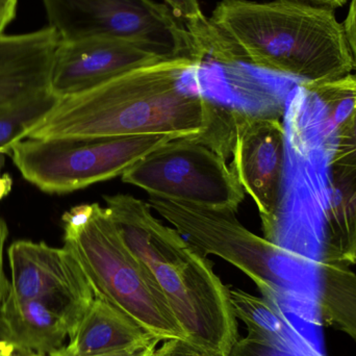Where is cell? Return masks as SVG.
Wrapping results in <instances>:
<instances>
[{
  "instance_id": "31",
  "label": "cell",
  "mask_w": 356,
  "mask_h": 356,
  "mask_svg": "<svg viewBox=\"0 0 356 356\" xmlns=\"http://www.w3.org/2000/svg\"><path fill=\"white\" fill-rule=\"evenodd\" d=\"M2 38H3V37H2ZM0 39H1V38H0Z\"/></svg>"
},
{
  "instance_id": "20",
  "label": "cell",
  "mask_w": 356,
  "mask_h": 356,
  "mask_svg": "<svg viewBox=\"0 0 356 356\" xmlns=\"http://www.w3.org/2000/svg\"><path fill=\"white\" fill-rule=\"evenodd\" d=\"M175 16L188 27L196 40L204 58H211L218 51V39L209 18L201 10L198 0H163Z\"/></svg>"
},
{
  "instance_id": "5",
  "label": "cell",
  "mask_w": 356,
  "mask_h": 356,
  "mask_svg": "<svg viewBox=\"0 0 356 356\" xmlns=\"http://www.w3.org/2000/svg\"><path fill=\"white\" fill-rule=\"evenodd\" d=\"M148 204L204 254H213L244 272L261 291L292 293L315 302L317 261L247 229L229 209L197 207L150 196Z\"/></svg>"
},
{
  "instance_id": "30",
  "label": "cell",
  "mask_w": 356,
  "mask_h": 356,
  "mask_svg": "<svg viewBox=\"0 0 356 356\" xmlns=\"http://www.w3.org/2000/svg\"><path fill=\"white\" fill-rule=\"evenodd\" d=\"M0 307H1V302H0Z\"/></svg>"
},
{
  "instance_id": "22",
  "label": "cell",
  "mask_w": 356,
  "mask_h": 356,
  "mask_svg": "<svg viewBox=\"0 0 356 356\" xmlns=\"http://www.w3.org/2000/svg\"><path fill=\"white\" fill-rule=\"evenodd\" d=\"M330 164L356 165V111L336 137Z\"/></svg>"
},
{
  "instance_id": "12",
  "label": "cell",
  "mask_w": 356,
  "mask_h": 356,
  "mask_svg": "<svg viewBox=\"0 0 356 356\" xmlns=\"http://www.w3.org/2000/svg\"><path fill=\"white\" fill-rule=\"evenodd\" d=\"M60 39L50 26L0 39V108L49 89Z\"/></svg>"
},
{
  "instance_id": "28",
  "label": "cell",
  "mask_w": 356,
  "mask_h": 356,
  "mask_svg": "<svg viewBox=\"0 0 356 356\" xmlns=\"http://www.w3.org/2000/svg\"><path fill=\"white\" fill-rule=\"evenodd\" d=\"M18 0H0V38L6 35V29L17 14Z\"/></svg>"
},
{
  "instance_id": "24",
  "label": "cell",
  "mask_w": 356,
  "mask_h": 356,
  "mask_svg": "<svg viewBox=\"0 0 356 356\" xmlns=\"http://www.w3.org/2000/svg\"><path fill=\"white\" fill-rule=\"evenodd\" d=\"M8 228L6 222L0 217V302L6 298L10 288V282L4 272V247L8 240Z\"/></svg>"
},
{
  "instance_id": "14",
  "label": "cell",
  "mask_w": 356,
  "mask_h": 356,
  "mask_svg": "<svg viewBox=\"0 0 356 356\" xmlns=\"http://www.w3.org/2000/svg\"><path fill=\"white\" fill-rule=\"evenodd\" d=\"M330 197L320 261L356 264V165L330 164Z\"/></svg>"
},
{
  "instance_id": "10",
  "label": "cell",
  "mask_w": 356,
  "mask_h": 356,
  "mask_svg": "<svg viewBox=\"0 0 356 356\" xmlns=\"http://www.w3.org/2000/svg\"><path fill=\"white\" fill-rule=\"evenodd\" d=\"M232 169L253 199L265 238L277 223L286 163V129L280 119L232 112Z\"/></svg>"
},
{
  "instance_id": "25",
  "label": "cell",
  "mask_w": 356,
  "mask_h": 356,
  "mask_svg": "<svg viewBox=\"0 0 356 356\" xmlns=\"http://www.w3.org/2000/svg\"><path fill=\"white\" fill-rule=\"evenodd\" d=\"M0 356H35L23 350L10 337L6 324L0 318Z\"/></svg>"
},
{
  "instance_id": "19",
  "label": "cell",
  "mask_w": 356,
  "mask_h": 356,
  "mask_svg": "<svg viewBox=\"0 0 356 356\" xmlns=\"http://www.w3.org/2000/svg\"><path fill=\"white\" fill-rule=\"evenodd\" d=\"M56 102L58 98L47 89L0 108V154H10V148L24 139Z\"/></svg>"
},
{
  "instance_id": "9",
  "label": "cell",
  "mask_w": 356,
  "mask_h": 356,
  "mask_svg": "<svg viewBox=\"0 0 356 356\" xmlns=\"http://www.w3.org/2000/svg\"><path fill=\"white\" fill-rule=\"evenodd\" d=\"M10 292L35 300L64 318L70 336L95 298L93 289L74 255L44 242L19 240L8 250ZM69 336V338H70Z\"/></svg>"
},
{
  "instance_id": "23",
  "label": "cell",
  "mask_w": 356,
  "mask_h": 356,
  "mask_svg": "<svg viewBox=\"0 0 356 356\" xmlns=\"http://www.w3.org/2000/svg\"><path fill=\"white\" fill-rule=\"evenodd\" d=\"M154 356H211L200 350L197 347L193 346L190 343L184 340L165 341L160 349H156Z\"/></svg>"
},
{
  "instance_id": "15",
  "label": "cell",
  "mask_w": 356,
  "mask_h": 356,
  "mask_svg": "<svg viewBox=\"0 0 356 356\" xmlns=\"http://www.w3.org/2000/svg\"><path fill=\"white\" fill-rule=\"evenodd\" d=\"M0 318L13 340L31 355H56L70 336L68 324L56 312L39 301L17 298L10 291L0 307Z\"/></svg>"
},
{
  "instance_id": "26",
  "label": "cell",
  "mask_w": 356,
  "mask_h": 356,
  "mask_svg": "<svg viewBox=\"0 0 356 356\" xmlns=\"http://www.w3.org/2000/svg\"><path fill=\"white\" fill-rule=\"evenodd\" d=\"M343 25H344L345 33H346L347 40L350 46L356 71V0H351L348 14H347Z\"/></svg>"
},
{
  "instance_id": "18",
  "label": "cell",
  "mask_w": 356,
  "mask_h": 356,
  "mask_svg": "<svg viewBox=\"0 0 356 356\" xmlns=\"http://www.w3.org/2000/svg\"><path fill=\"white\" fill-rule=\"evenodd\" d=\"M303 94L320 108V127L337 137L356 111V74L334 81L300 83Z\"/></svg>"
},
{
  "instance_id": "8",
  "label": "cell",
  "mask_w": 356,
  "mask_h": 356,
  "mask_svg": "<svg viewBox=\"0 0 356 356\" xmlns=\"http://www.w3.org/2000/svg\"><path fill=\"white\" fill-rule=\"evenodd\" d=\"M228 156L209 136L178 138L146 154L121 177L150 196L236 211L245 191Z\"/></svg>"
},
{
  "instance_id": "7",
  "label": "cell",
  "mask_w": 356,
  "mask_h": 356,
  "mask_svg": "<svg viewBox=\"0 0 356 356\" xmlns=\"http://www.w3.org/2000/svg\"><path fill=\"white\" fill-rule=\"evenodd\" d=\"M175 138H56L26 139L10 150L23 178L48 194H66L92 184L122 177L152 150Z\"/></svg>"
},
{
  "instance_id": "6",
  "label": "cell",
  "mask_w": 356,
  "mask_h": 356,
  "mask_svg": "<svg viewBox=\"0 0 356 356\" xmlns=\"http://www.w3.org/2000/svg\"><path fill=\"white\" fill-rule=\"evenodd\" d=\"M48 26L60 41L108 38L141 46L165 60L203 64L202 50L188 27L154 0H42Z\"/></svg>"
},
{
  "instance_id": "13",
  "label": "cell",
  "mask_w": 356,
  "mask_h": 356,
  "mask_svg": "<svg viewBox=\"0 0 356 356\" xmlns=\"http://www.w3.org/2000/svg\"><path fill=\"white\" fill-rule=\"evenodd\" d=\"M156 337L122 312L95 297L68 344L54 356H92L117 353L148 342Z\"/></svg>"
},
{
  "instance_id": "17",
  "label": "cell",
  "mask_w": 356,
  "mask_h": 356,
  "mask_svg": "<svg viewBox=\"0 0 356 356\" xmlns=\"http://www.w3.org/2000/svg\"><path fill=\"white\" fill-rule=\"evenodd\" d=\"M228 296L234 316L246 324L248 336L282 344L301 342L280 312L267 299L253 296L232 286H228Z\"/></svg>"
},
{
  "instance_id": "2",
  "label": "cell",
  "mask_w": 356,
  "mask_h": 356,
  "mask_svg": "<svg viewBox=\"0 0 356 356\" xmlns=\"http://www.w3.org/2000/svg\"><path fill=\"white\" fill-rule=\"evenodd\" d=\"M218 62H242L300 79L334 81L355 70L344 25L332 8L299 0H221L209 18Z\"/></svg>"
},
{
  "instance_id": "11",
  "label": "cell",
  "mask_w": 356,
  "mask_h": 356,
  "mask_svg": "<svg viewBox=\"0 0 356 356\" xmlns=\"http://www.w3.org/2000/svg\"><path fill=\"white\" fill-rule=\"evenodd\" d=\"M163 60H168L121 40L60 41L52 60L49 91L58 99L69 97Z\"/></svg>"
},
{
  "instance_id": "4",
  "label": "cell",
  "mask_w": 356,
  "mask_h": 356,
  "mask_svg": "<svg viewBox=\"0 0 356 356\" xmlns=\"http://www.w3.org/2000/svg\"><path fill=\"white\" fill-rule=\"evenodd\" d=\"M64 247L83 268L94 295L161 341L186 340L152 274L125 242L106 207H72L63 215Z\"/></svg>"
},
{
  "instance_id": "29",
  "label": "cell",
  "mask_w": 356,
  "mask_h": 356,
  "mask_svg": "<svg viewBox=\"0 0 356 356\" xmlns=\"http://www.w3.org/2000/svg\"><path fill=\"white\" fill-rule=\"evenodd\" d=\"M4 156L6 154H0V200L6 198L10 191H12L13 179L10 175H1V168L4 164Z\"/></svg>"
},
{
  "instance_id": "1",
  "label": "cell",
  "mask_w": 356,
  "mask_h": 356,
  "mask_svg": "<svg viewBox=\"0 0 356 356\" xmlns=\"http://www.w3.org/2000/svg\"><path fill=\"white\" fill-rule=\"evenodd\" d=\"M201 64L175 58L60 98L24 139L211 136L229 145L232 113L193 91L186 73Z\"/></svg>"
},
{
  "instance_id": "27",
  "label": "cell",
  "mask_w": 356,
  "mask_h": 356,
  "mask_svg": "<svg viewBox=\"0 0 356 356\" xmlns=\"http://www.w3.org/2000/svg\"><path fill=\"white\" fill-rule=\"evenodd\" d=\"M161 342L160 339L154 338L144 344L125 350L117 351V353H104V355L92 356H154L156 350V346Z\"/></svg>"
},
{
  "instance_id": "3",
  "label": "cell",
  "mask_w": 356,
  "mask_h": 356,
  "mask_svg": "<svg viewBox=\"0 0 356 356\" xmlns=\"http://www.w3.org/2000/svg\"><path fill=\"white\" fill-rule=\"evenodd\" d=\"M104 200L125 242L162 290L186 342L211 356H229L238 340L236 317L228 286L204 253L159 221L141 199L118 194Z\"/></svg>"
},
{
  "instance_id": "16",
  "label": "cell",
  "mask_w": 356,
  "mask_h": 356,
  "mask_svg": "<svg viewBox=\"0 0 356 356\" xmlns=\"http://www.w3.org/2000/svg\"><path fill=\"white\" fill-rule=\"evenodd\" d=\"M315 303L320 317L356 342V274L349 267L317 261Z\"/></svg>"
},
{
  "instance_id": "21",
  "label": "cell",
  "mask_w": 356,
  "mask_h": 356,
  "mask_svg": "<svg viewBox=\"0 0 356 356\" xmlns=\"http://www.w3.org/2000/svg\"><path fill=\"white\" fill-rule=\"evenodd\" d=\"M229 356H320L301 342L282 343L259 340L253 337L238 339Z\"/></svg>"
}]
</instances>
